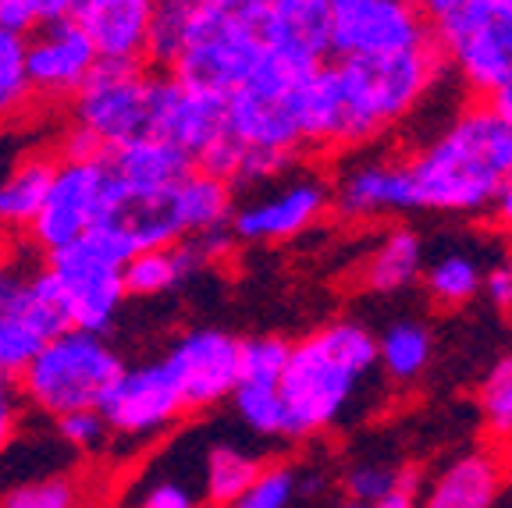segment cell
<instances>
[{
  "mask_svg": "<svg viewBox=\"0 0 512 508\" xmlns=\"http://www.w3.org/2000/svg\"><path fill=\"white\" fill-rule=\"evenodd\" d=\"M100 153H104V146L96 143V139L86 132V128L75 125V128H72V135L64 139L61 157H57V160H96Z\"/></svg>",
  "mask_w": 512,
  "mask_h": 508,
  "instance_id": "42",
  "label": "cell"
},
{
  "mask_svg": "<svg viewBox=\"0 0 512 508\" xmlns=\"http://www.w3.org/2000/svg\"><path fill=\"white\" fill-rule=\"evenodd\" d=\"M57 430H61L64 441L72 448H79V452H100V448L107 445V437H111L100 409H79V413L57 416Z\"/></svg>",
  "mask_w": 512,
  "mask_h": 508,
  "instance_id": "37",
  "label": "cell"
},
{
  "mask_svg": "<svg viewBox=\"0 0 512 508\" xmlns=\"http://www.w3.org/2000/svg\"><path fill=\"white\" fill-rule=\"evenodd\" d=\"M93 68L96 50L72 18L40 25L32 32V40H25V72H29L32 96H47V100L75 96Z\"/></svg>",
  "mask_w": 512,
  "mask_h": 508,
  "instance_id": "18",
  "label": "cell"
},
{
  "mask_svg": "<svg viewBox=\"0 0 512 508\" xmlns=\"http://www.w3.org/2000/svg\"><path fill=\"white\" fill-rule=\"evenodd\" d=\"M342 484L349 494V505H381L399 487H420V480L413 469H395L388 462H356Z\"/></svg>",
  "mask_w": 512,
  "mask_h": 508,
  "instance_id": "31",
  "label": "cell"
},
{
  "mask_svg": "<svg viewBox=\"0 0 512 508\" xmlns=\"http://www.w3.org/2000/svg\"><path fill=\"white\" fill-rule=\"evenodd\" d=\"M331 4L335 0H267L253 15L264 50L306 68L324 64L331 54Z\"/></svg>",
  "mask_w": 512,
  "mask_h": 508,
  "instance_id": "20",
  "label": "cell"
},
{
  "mask_svg": "<svg viewBox=\"0 0 512 508\" xmlns=\"http://www.w3.org/2000/svg\"><path fill=\"white\" fill-rule=\"evenodd\" d=\"M146 135H157L185 157L200 160L224 135V96L192 89L175 75L150 79Z\"/></svg>",
  "mask_w": 512,
  "mask_h": 508,
  "instance_id": "17",
  "label": "cell"
},
{
  "mask_svg": "<svg viewBox=\"0 0 512 508\" xmlns=\"http://www.w3.org/2000/svg\"><path fill=\"white\" fill-rule=\"evenodd\" d=\"M480 295H488V302L495 310L509 313L512 310V256L502 253L484 267V288Z\"/></svg>",
  "mask_w": 512,
  "mask_h": 508,
  "instance_id": "38",
  "label": "cell"
},
{
  "mask_svg": "<svg viewBox=\"0 0 512 508\" xmlns=\"http://www.w3.org/2000/svg\"><path fill=\"white\" fill-rule=\"evenodd\" d=\"M15 430H18V388L11 384V377L0 374V452H8Z\"/></svg>",
  "mask_w": 512,
  "mask_h": 508,
  "instance_id": "40",
  "label": "cell"
},
{
  "mask_svg": "<svg viewBox=\"0 0 512 508\" xmlns=\"http://www.w3.org/2000/svg\"><path fill=\"white\" fill-rule=\"evenodd\" d=\"M296 487L299 477L288 466H264L232 508H288L296 498Z\"/></svg>",
  "mask_w": 512,
  "mask_h": 508,
  "instance_id": "36",
  "label": "cell"
},
{
  "mask_svg": "<svg viewBox=\"0 0 512 508\" xmlns=\"http://www.w3.org/2000/svg\"><path fill=\"white\" fill-rule=\"evenodd\" d=\"M488 107L505 121V125H512V75L488 96Z\"/></svg>",
  "mask_w": 512,
  "mask_h": 508,
  "instance_id": "43",
  "label": "cell"
},
{
  "mask_svg": "<svg viewBox=\"0 0 512 508\" xmlns=\"http://www.w3.org/2000/svg\"><path fill=\"white\" fill-rule=\"evenodd\" d=\"M54 171L57 157L29 153L0 178V224L4 228H32L50 192V182H54Z\"/></svg>",
  "mask_w": 512,
  "mask_h": 508,
  "instance_id": "26",
  "label": "cell"
},
{
  "mask_svg": "<svg viewBox=\"0 0 512 508\" xmlns=\"http://www.w3.org/2000/svg\"><path fill=\"white\" fill-rule=\"evenodd\" d=\"M235 413L246 423L253 434L260 437H288V420H285V405H281L278 388H267V384H235L232 391Z\"/></svg>",
  "mask_w": 512,
  "mask_h": 508,
  "instance_id": "32",
  "label": "cell"
},
{
  "mask_svg": "<svg viewBox=\"0 0 512 508\" xmlns=\"http://www.w3.org/2000/svg\"><path fill=\"white\" fill-rule=\"evenodd\" d=\"M509 484V459L498 445L459 452L420 487L416 508H495Z\"/></svg>",
  "mask_w": 512,
  "mask_h": 508,
  "instance_id": "19",
  "label": "cell"
},
{
  "mask_svg": "<svg viewBox=\"0 0 512 508\" xmlns=\"http://www.w3.org/2000/svg\"><path fill=\"white\" fill-rule=\"evenodd\" d=\"M4 508H82V487L72 477L32 480L4 494Z\"/></svg>",
  "mask_w": 512,
  "mask_h": 508,
  "instance_id": "35",
  "label": "cell"
},
{
  "mask_svg": "<svg viewBox=\"0 0 512 508\" xmlns=\"http://www.w3.org/2000/svg\"><path fill=\"white\" fill-rule=\"evenodd\" d=\"M431 36L477 96H491L512 75V8L502 0H473L456 18L431 29Z\"/></svg>",
  "mask_w": 512,
  "mask_h": 508,
  "instance_id": "8",
  "label": "cell"
},
{
  "mask_svg": "<svg viewBox=\"0 0 512 508\" xmlns=\"http://www.w3.org/2000/svg\"><path fill=\"white\" fill-rule=\"evenodd\" d=\"M331 210V189L324 178L292 175L274 178L267 185H256L253 196L242 199L232 210L235 239L253 242V246H271V242H292L306 231H313L324 214Z\"/></svg>",
  "mask_w": 512,
  "mask_h": 508,
  "instance_id": "10",
  "label": "cell"
},
{
  "mask_svg": "<svg viewBox=\"0 0 512 508\" xmlns=\"http://www.w3.org/2000/svg\"><path fill=\"white\" fill-rule=\"evenodd\" d=\"M434 356V334L424 320L399 317L377 334V370L395 384H413L427 374Z\"/></svg>",
  "mask_w": 512,
  "mask_h": 508,
  "instance_id": "27",
  "label": "cell"
},
{
  "mask_svg": "<svg viewBox=\"0 0 512 508\" xmlns=\"http://www.w3.org/2000/svg\"><path fill=\"white\" fill-rule=\"evenodd\" d=\"M331 210L345 221H377V217L413 214V178L406 157L377 146L345 150L328 182Z\"/></svg>",
  "mask_w": 512,
  "mask_h": 508,
  "instance_id": "11",
  "label": "cell"
},
{
  "mask_svg": "<svg viewBox=\"0 0 512 508\" xmlns=\"http://www.w3.org/2000/svg\"><path fill=\"white\" fill-rule=\"evenodd\" d=\"M260 57L264 40L253 15H232L203 4L182 57L171 64V75L192 89L228 96L253 75Z\"/></svg>",
  "mask_w": 512,
  "mask_h": 508,
  "instance_id": "6",
  "label": "cell"
},
{
  "mask_svg": "<svg viewBox=\"0 0 512 508\" xmlns=\"http://www.w3.org/2000/svg\"><path fill=\"white\" fill-rule=\"evenodd\" d=\"M150 79L139 64L96 61L89 79L75 93V125L86 128L104 150L146 135Z\"/></svg>",
  "mask_w": 512,
  "mask_h": 508,
  "instance_id": "12",
  "label": "cell"
},
{
  "mask_svg": "<svg viewBox=\"0 0 512 508\" xmlns=\"http://www.w3.org/2000/svg\"><path fill=\"white\" fill-rule=\"evenodd\" d=\"M47 281L61 302L68 327L89 334H104L125 302L121 260L107 253L93 235L47 253Z\"/></svg>",
  "mask_w": 512,
  "mask_h": 508,
  "instance_id": "7",
  "label": "cell"
},
{
  "mask_svg": "<svg viewBox=\"0 0 512 508\" xmlns=\"http://www.w3.org/2000/svg\"><path fill=\"white\" fill-rule=\"evenodd\" d=\"M310 72L313 68L306 64L264 50L253 75L224 96V135H232L246 150L296 160L303 150L296 128V89Z\"/></svg>",
  "mask_w": 512,
  "mask_h": 508,
  "instance_id": "5",
  "label": "cell"
},
{
  "mask_svg": "<svg viewBox=\"0 0 512 508\" xmlns=\"http://www.w3.org/2000/svg\"><path fill=\"white\" fill-rule=\"evenodd\" d=\"M121 370H125L121 356L100 334L68 327L50 338L18 374V395H25L36 409L57 420L79 409H100Z\"/></svg>",
  "mask_w": 512,
  "mask_h": 508,
  "instance_id": "4",
  "label": "cell"
},
{
  "mask_svg": "<svg viewBox=\"0 0 512 508\" xmlns=\"http://www.w3.org/2000/svg\"><path fill=\"white\" fill-rule=\"evenodd\" d=\"M200 8H203V0H153L146 57L164 64V68H171V64L182 57L192 29H196Z\"/></svg>",
  "mask_w": 512,
  "mask_h": 508,
  "instance_id": "28",
  "label": "cell"
},
{
  "mask_svg": "<svg viewBox=\"0 0 512 508\" xmlns=\"http://www.w3.org/2000/svg\"><path fill=\"white\" fill-rule=\"evenodd\" d=\"M111 167L104 157L96 160H57L54 182L43 199L40 214L32 221V239L40 249H61L79 242L114 210Z\"/></svg>",
  "mask_w": 512,
  "mask_h": 508,
  "instance_id": "9",
  "label": "cell"
},
{
  "mask_svg": "<svg viewBox=\"0 0 512 508\" xmlns=\"http://www.w3.org/2000/svg\"><path fill=\"white\" fill-rule=\"evenodd\" d=\"M480 427L491 445H512V352L498 356L477 388Z\"/></svg>",
  "mask_w": 512,
  "mask_h": 508,
  "instance_id": "29",
  "label": "cell"
},
{
  "mask_svg": "<svg viewBox=\"0 0 512 508\" xmlns=\"http://www.w3.org/2000/svg\"><path fill=\"white\" fill-rule=\"evenodd\" d=\"M264 462L235 445H214L207 452V498L221 508H232L260 477Z\"/></svg>",
  "mask_w": 512,
  "mask_h": 508,
  "instance_id": "30",
  "label": "cell"
},
{
  "mask_svg": "<svg viewBox=\"0 0 512 508\" xmlns=\"http://www.w3.org/2000/svg\"><path fill=\"white\" fill-rule=\"evenodd\" d=\"M377 374V334L352 317L331 320L288 349L278 395L288 437H313L349 416Z\"/></svg>",
  "mask_w": 512,
  "mask_h": 508,
  "instance_id": "3",
  "label": "cell"
},
{
  "mask_svg": "<svg viewBox=\"0 0 512 508\" xmlns=\"http://www.w3.org/2000/svg\"><path fill=\"white\" fill-rule=\"evenodd\" d=\"M416 11L424 15L427 29H438V25H445L448 18H456L459 11H466L473 4V0H413Z\"/></svg>",
  "mask_w": 512,
  "mask_h": 508,
  "instance_id": "41",
  "label": "cell"
},
{
  "mask_svg": "<svg viewBox=\"0 0 512 508\" xmlns=\"http://www.w3.org/2000/svg\"><path fill=\"white\" fill-rule=\"evenodd\" d=\"M239 338L217 327L185 331L164 356V366L182 391L185 413L210 409V405L232 398L239 384Z\"/></svg>",
  "mask_w": 512,
  "mask_h": 508,
  "instance_id": "16",
  "label": "cell"
},
{
  "mask_svg": "<svg viewBox=\"0 0 512 508\" xmlns=\"http://www.w3.org/2000/svg\"><path fill=\"white\" fill-rule=\"evenodd\" d=\"M424 256H427V242L420 239V231H413L409 224H392L374 242L367 260H363L360 285L374 295L406 292L424 274Z\"/></svg>",
  "mask_w": 512,
  "mask_h": 508,
  "instance_id": "25",
  "label": "cell"
},
{
  "mask_svg": "<svg viewBox=\"0 0 512 508\" xmlns=\"http://www.w3.org/2000/svg\"><path fill=\"white\" fill-rule=\"evenodd\" d=\"M292 345L285 338H249L239 345V384H267L278 388L281 370Z\"/></svg>",
  "mask_w": 512,
  "mask_h": 508,
  "instance_id": "34",
  "label": "cell"
},
{
  "mask_svg": "<svg viewBox=\"0 0 512 508\" xmlns=\"http://www.w3.org/2000/svg\"><path fill=\"white\" fill-rule=\"evenodd\" d=\"M434 40L413 0H335L331 4V54L381 57Z\"/></svg>",
  "mask_w": 512,
  "mask_h": 508,
  "instance_id": "14",
  "label": "cell"
},
{
  "mask_svg": "<svg viewBox=\"0 0 512 508\" xmlns=\"http://www.w3.org/2000/svg\"><path fill=\"white\" fill-rule=\"evenodd\" d=\"M438 43L381 57H345L313 68L296 89L299 143L310 150H360L409 118L441 82Z\"/></svg>",
  "mask_w": 512,
  "mask_h": 508,
  "instance_id": "1",
  "label": "cell"
},
{
  "mask_svg": "<svg viewBox=\"0 0 512 508\" xmlns=\"http://www.w3.org/2000/svg\"><path fill=\"white\" fill-rule=\"evenodd\" d=\"M139 508H196V494L178 480H160L143 494Z\"/></svg>",
  "mask_w": 512,
  "mask_h": 508,
  "instance_id": "39",
  "label": "cell"
},
{
  "mask_svg": "<svg viewBox=\"0 0 512 508\" xmlns=\"http://www.w3.org/2000/svg\"><path fill=\"white\" fill-rule=\"evenodd\" d=\"M153 0H75L72 22L96 50V61L139 64L146 57Z\"/></svg>",
  "mask_w": 512,
  "mask_h": 508,
  "instance_id": "22",
  "label": "cell"
},
{
  "mask_svg": "<svg viewBox=\"0 0 512 508\" xmlns=\"http://www.w3.org/2000/svg\"><path fill=\"white\" fill-rule=\"evenodd\" d=\"M61 331L68 317L47 274H0V374L15 381Z\"/></svg>",
  "mask_w": 512,
  "mask_h": 508,
  "instance_id": "13",
  "label": "cell"
},
{
  "mask_svg": "<svg viewBox=\"0 0 512 508\" xmlns=\"http://www.w3.org/2000/svg\"><path fill=\"white\" fill-rule=\"evenodd\" d=\"M32 86L25 72V40L0 32V121H11L29 107Z\"/></svg>",
  "mask_w": 512,
  "mask_h": 508,
  "instance_id": "33",
  "label": "cell"
},
{
  "mask_svg": "<svg viewBox=\"0 0 512 508\" xmlns=\"http://www.w3.org/2000/svg\"><path fill=\"white\" fill-rule=\"evenodd\" d=\"M416 494H420V487H399L381 505H349V508H416Z\"/></svg>",
  "mask_w": 512,
  "mask_h": 508,
  "instance_id": "45",
  "label": "cell"
},
{
  "mask_svg": "<svg viewBox=\"0 0 512 508\" xmlns=\"http://www.w3.org/2000/svg\"><path fill=\"white\" fill-rule=\"evenodd\" d=\"M182 413V391H178L164 359L136 366V370H121V377L100 402V416L107 420V430L118 437H132V441L168 430Z\"/></svg>",
  "mask_w": 512,
  "mask_h": 508,
  "instance_id": "15",
  "label": "cell"
},
{
  "mask_svg": "<svg viewBox=\"0 0 512 508\" xmlns=\"http://www.w3.org/2000/svg\"><path fill=\"white\" fill-rule=\"evenodd\" d=\"M203 4H210L217 11H232V15H256L267 0H203Z\"/></svg>",
  "mask_w": 512,
  "mask_h": 508,
  "instance_id": "46",
  "label": "cell"
},
{
  "mask_svg": "<svg viewBox=\"0 0 512 508\" xmlns=\"http://www.w3.org/2000/svg\"><path fill=\"white\" fill-rule=\"evenodd\" d=\"M164 207H168V217L178 235L192 239V235H210V231L228 228L235 210V196H232V185L221 182L210 171H189L171 189V196L164 199Z\"/></svg>",
  "mask_w": 512,
  "mask_h": 508,
  "instance_id": "23",
  "label": "cell"
},
{
  "mask_svg": "<svg viewBox=\"0 0 512 508\" xmlns=\"http://www.w3.org/2000/svg\"><path fill=\"white\" fill-rule=\"evenodd\" d=\"M406 164L416 210L445 217L484 214L512 185V125L488 104H466L409 153Z\"/></svg>",
  "mask_w": 512,
  "mask_h": 508,
  "instance_id": "2",
  "label": "cell"
},
{
  "mask_svg": "<svg viewBox=\"0 0 512 508\" xmlns=\"http://www.w3.org/2000/svg\"><path fill=\"white\" fill-rule=\"evenodd\" d=\"M509 466H512V445H509Z\"/></svg>",
  "mask_w": 512,
  "mask_h": 508,
  "instance_id": "50",
  "label": "cell"
},
{
  "mask_svg": "<svg viewBox=\"0 0 512 508\" xmlns=\"http://www.w3.org/2000/svg\"><path fill=\"white\" fill-rule=\"evenodd\" d=\"M502 4H505V8H512V0H502Z\"/></svg>",
  "mask_w": 512,
  "mask_h": 508,
  "instance_id": "49",
  "label": "cell"
},
{
  "mask_svg": "<svg viewBox=\"0 0 512 508\" xmlns=\"http://www.w3.org/2000/svg\"><path fill=\"white\" fill-rule=\"evenodd\" d=\"M107 167L125 203H157L171 196V189L189 175L192 157H185L182 150L157 135H139V139L114 146Z\"/></svg>",
  "mask_w": 512,
  "mask_h": 508,
  "instance_id": "21",
  "label": "cell"
},
{
  "mask_svg": "<svg viewBox=\"0 0 512 508\" xmlns=\"http://www.w3.org/2000/svg\"><path fill=\"white\" fill-rule=\"evenodd\" d=\"M488 214H495L498 228H505V231H509V235H512V185H505V189L498 192Z\"/></svg>",
  "mask_w": 512,
  "mask_h": 508,
  "instance_id": "44",
  "label": "cell"
},
{
  "mask_svg": "<svg viewBox=\"0 0 512 508\" xmlns=\"http://www.w3.org/2000/svg\"><path fill=\"white\" fill-rule=\"evenodd\" d=\"M484 267L488 263L480 260L477 246H466L463 239L445 242L438 249H427L420 285H424L427 299L434 306H441V310H463L484 288Z\"/></svg>",
  "mask_w": 512,
  "mask_h": 508,
  "instance_id": "24",
  "label": "cell"
},
{
  "mask_svg": "<svg viewBox=\"0 0 512 508\" xmlns=\"http://www.w3.org/2000/svg\"><path fill=\"white\" fill-rule=\"evenodd\" d=\"M4 231H8V228H4V224H0V242H4Z\"/></svg>",
  "mask_w": 512,
  "mask_h": 508,
  "instance_id": "47",
  "label": "cell"
},
{
  "mask_svg": "<svg viewBox=\"0 0 512 508\" xmlns=\"http://www.w3.org/2000/svg\"><path fill=\"white\" fill-rule=\"evenodd\" d=\"M495 508H512V505H502V498H498V505Z\"/></svg>",
  "mask_w": 512,
  "mask_h": 508,
  "instance_id": "48",
  "label": "cell"
}]
</instances>
